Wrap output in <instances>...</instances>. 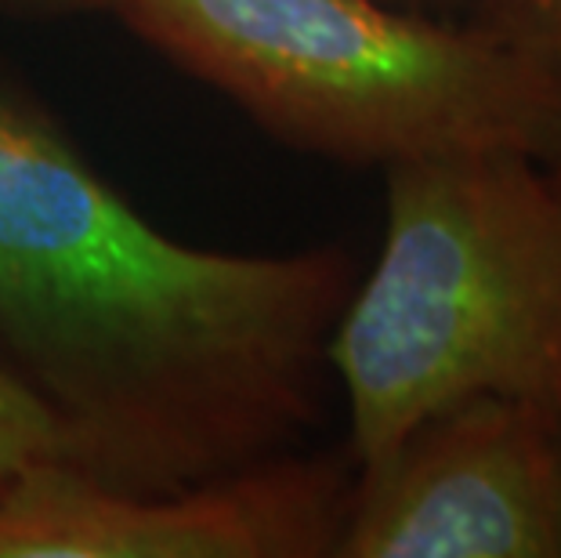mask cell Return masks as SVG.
I'll return each mask as SVG.
<instances>
[{
    "label": "cell",
    "instance_id": "cell-3",
    "mask_svg": "<svg viewBox=\"0 0 561 558\" xmlns=\"http://www.w3.org/2000/svg\"><path fill=\"white\" fill-rule=\"evenodd\" d=\"M265 135L344 163L511 149L561 168V58L388 0H113Z\"/></svg>",
    "mask_w": 561,
    "mask_h": 558
},
{
    "label": "cell",
    "instance_id": "cell-10",
    "mask_svg": "<svg viewBox=\"0 0 561 558\" xmlns=\"http://www.w3.org/2000/svg\"><path fill=\"white\" fill-rule=\"evenodd\" d=\"M554 178H558V182H561V168H558V171H554Z\"/></svg>",
    "mask_w": 561,
    "mask_h": 558
},
{
    "label": "cell",
    "instance_id": "cell-9",
    "mask_svg": "<svg viewBox=\"0 0 561 558\" xmlns=\"http://www.w3.org/2000/svg\"><path fill=\"white\" fill-rule=\"evenodd\" d=\"M388 4L421 11V15H435V19H468L474 0H388Z\"/></svg>",
    "mask_w": 561,
    "mask_h": 558
},
{
    "label": "cell",
    "instance_id": "cell-8",
    "mask_svg": "<svg viewBox=\"0 0 561 558\" xmlns=\"http://www.w3.org/2000/svg\"><path fill=\"white\" fill-rule=\"evenodd\" d=\"M15 15H77V11H113V0H0Z\"/></svg>",
    "mask_w": 561,
    "mask_h": 558
},
{
    "label": "cell",
    "instance_id": "cell-2",
    "mask_svg": "<svg viewBox=\"0 0 561 558\" xmlns=\"http://www.w3.org/2000/svg\"><path fill=\"white\" fill-rule=\"evenodd\" d=\"M355 468L471 396L561 410V182L511 149L385 168V243L327 344Z\"/></svg>",
    "mask_w": 561,
    "mask_h": 558
},
{
    "label": "cell",
    "instance_id": "cell-5",
    "mask_svg": "<svg viewBox=\"0 0 561 558\" xmlns=\"http://www.w3.org/2000/svg\"><path fill=\"white\" fill-rule=\"evenodd\" d=\"M337 558H561V410L471 396L355 468Z\"/></svg>",
    "mask_w": 561,
    "mask_h": 558
},
{
    "label": "cell",
    "instance_id": "cell-1",
    "mask_svg": "<svg viewBox=\"0 0 561 558\" xmlns=\"http://www.w3.org/2000/svg\"><path fill=\"white\" fill-rule=\"evenodd\" d=\"M355 280L341 243L174 240L0 66V374L51 418L66 468L182 490L301 449Z\"/></svg>",
    "mask_w": 561,
    "mask_h": 558
},
{
    "label": "cell",
    "instance_id": "cell-6",
    "mask_svg": "<svg viewBox=\"0 0 561 558\" xmlns=\"http://www.w3.org/2000/svg\"><path fill=\"white\" fill-rule=\"evenodd\" d=\"M37 465H62L58 432L37 402L0 374V482Z\"/></svg>",
    "mask_w": 561,
    "mask_h": 558
},
{
    "label": "cell",
    "instance_id": "cell-4",
    "mask_svg": "<svg viewBox=\"0 0 561 558\" xmlns=\"http://www.w3.org/2000/svg\"><path fill=\"white\" fill-rule=\"evenodd\" d=\"M348 449L257 460L182 490H124L66 465L0 482V558H337Z\"/></svg>",
    "mask_w": 561,
    "mask_h": 558
},
{
    "label": "cell",
    "instance_id": "cell-7",
    "mask_svg": "<svg viewBox=\"0 0 561 558\" xmlns=\"http://www.w3.org/2000/svg\"><path fill=\"white\" fill-rule=\"evenodd\" d=\"M463 22L525 52L561 58V0H474Z\"/></svg>",
    "mask_w": 561,
    "mask_h": 558
}]
</instances>
